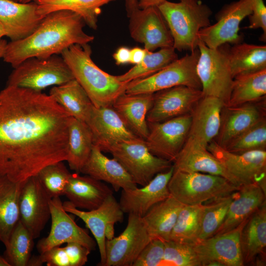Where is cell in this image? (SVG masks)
Segmentation results:
<instances>
[{"instance_id": "14", "label": "cell", "mask_w": 266, "mask_h": 266, "mask_svg": "<svg viewBox=\"0 0 266 266\" xmlns=\"http://www.w3.org/2000/svg\"><path fill=\"white\" fill-rule=\"evenodd\" d=\"M251 13V0H238L225 5L216 14V22L200 31V40L211 49L241 42L239 25Z\"/></svg>"}, {"instance_id": "23", "label": "cell", "mask_w": 266, "mask_h": 266, "mask_svg": "<svg viewBox=\"0 0 266 266\" xmlns=\"http://www.w3.org/2000/svg\"><path fill=\"white\" fill-rule=\"evenodd\" d=\"M173 166L174 170L220 176L239 187L236 180L221 162L209 152L206 147L190 137H188L173 163Z\"/></svg>"}, {"instance_id": "7", "label": "cell", "mask_w": 266, "mask_h": 266, "mask_svg": "<svg viewBox=\"0 0 266 266\" xmlns=\"http://www.w3.org/2000/svg\"><path fill=\"white\" fill-rule=\"evenodd\" d=\"M199 56L197 48L152 75L128 83L125 93L154 94L179 85L201 90L196 71Z\"/></svg>"}, {"instance_id": "19", "label": "cell", "mask_w": 266, "mask_h": 266, "mask_svg": "<svg viewBox=\"0 0 266 266\" xmlns=\"http://www.w3.org/2000/svg\"><path fill=\"white\" fill-rule=\"evenodd\" d=\"M86 123L92 132L94 145L102 152H108L117 143L139 138L129 129L112 106H94Z\"/></svg>"}, {"instance_id": "10", "label": "cell", "mask_w": 266, "mask_h": 266, "mask_svg": "<svg viewBox=\"0 0 266 266\" xmlns=\"http://www.w3.org/2000/svg\"><path fill=\"white\" fill-rule=\"evenodd\" d=\"M206 148L221 162L239 186L256 183L266 193V150L233 153L213 140Z\"/></svg>"}, {"instance_id": "47", "label": "cell", "mask_w": 266, "mask_h": 266, "mask_svg": "<svg viewBox=\"0 0 266 266\" xmlns=\"http://www.w3.org/2000/svg\"><path fill=\"white\" fill-rule=\"evenodd\" d=\"M64 248L67 254L70 266H83L88 260L91 251L85 246L75 242L66 243Z\"/></svg>"}, {"instance_id": "43", "label": "cell", "mask_w": 266, "mask_h": 266, "mask_svg": "<svg viewBox=\"0 0 266 266\" xmlns=\"http://www.w3.org/2000/svg\"><path fill=\"white\" fill-rule=\"evenodd\" d=\"M70 174L63 161H60L44 167L36 176L52 199L64 195Z\"/></svg>"}, {"instance_id": "15", "label": "cell", "mask_w": 266, "mask_h": 266, "mask_svg": "<svg viewBox=\"0 0 266 266\" xmlns=\"http://www.w3.org/2000/svg\"><path fill=\"white\" fill-rule=\"evenodd\" d=\"M49 204L51 227L48 235L37 243L36 248L39 254L69 242L80 244L91 251L95 250L97 243L95 239L64 209L60 197L52 198Z\"/></svg>"}, {"instance_id": "48", "label": "cell", "mask_w": 266, "mask_h": 266, "mask_svg": "<svg viewBox=\"0 0 266 266\" xmlns=\"http://www.w3.org/2000/svg\"><path fill=\"white\" fill-rule=\"evenodd\" d=\"M130 49L125 46L118 48L113 54V57L117 65L130 63Z\"/></svg>"}, {"instance_id": "29", "label": "cell", "mask_w": 266, "mask_h": 266, "mask_svg": "<svg viewBox=\"0 0 266 266\" xmlns=\"http://www.w3.org/2000/svg\"><path fill=\"white\" fill-rule=\"evenodd\" d=\"M263 118L259 108L251 103L234 107L224 106L220 130L216 136L217 141L215 142L225 147Z\"/></svg>"}, {"instance_id": "28", "label": "cell", "mask_w": 266, "mask_h": 266, "mask_svg": "<svg viewBox=\"0 0 266 266\" xmlns=\"http://www.w3.org/2000/svg\"><path fill=\"white\" fill-rule=\"evenodd\" d=\"M154 94H131L124 93L112 106L129 129L145 140L149 132L146 117L153 101Z\"/></svg>"}, {"instance_id": "31", "label": "cell", "mask_w": 266, "mask_h": 266, "mask_svg": "<svg viewBox=\"0 0 266 266\" xmlns=\"http://www.w3.org/2000/svg\"><path fill=\"white\" fill-rule=\"evenodd\" d=\"M184 205L170 196L154 205L142 217L152 239L169 240L179 213Z\"/></svg>"}, {"instance_id": "4", "label": "cell", "mask_w": 266, "mask_h": 266, "mask_svg": "<svg viewBox=\"0 0 266 266\" xmlns=\"http://www.w3.org/2000/svg\"><path fill=\"white\" fill-rule=\"evenodd\" d=\"M158 7L169 27L175 50L191 52L197 49L199 32L211 25L210 8L200 0H166Z\"/></svg>"}, {"instance_id": "1", "label": "cell", "mask_w": 266, "mask_h": 266, "mask_svg": "<svg viewBox=\"0 0 266 266\" xmlns=\"http://www.w3.org/2000/svg\"><path fill=\"white\" fill-rule=\"evenodd\" d=\"M71 117L49 95L6 85L0 91V175L24 182L66 161Z\"/></svg>"}, {"instance_id": "32", "label": "cell", "mask_w": 266, "mask_h": 266, "mask_svg": "<svg viewBox=\"0 0 266 266\" xmlns=\"http://www.w3.org/2000/svg\"><path fill=\"white\" fill-rule=\"evenodd\" d=\"M240 246L244 265L264 254L266 246V204L247 219L240 234Z\"/></svg>"}, {"instance_id": "41", "label": "cell", "mask_w": 266, "mask_h": 266, "mask_svg": "<svg viewBox=\"0 0 266 266\" xmlns=\"http://www.w3.org/2000/svg\"><path fill=\"white\" fill-rule=\"evenodd\" d=\"M202 205H184L180 210L169 240L193 244L198 240Z\"/></svg>"}, {"instance_id": "44", "label": "cell", "mask_w": 266, "mask_h": 266, "mask_svg": "<svg viewBox=\"0 0 266 266\" xmlns=\"http://www.w3.org/2000/svg\"><path fill=\"white\" fill-rule=\"evenodd\" d=\"M177 266H201L192 244L169 240L165 241L163 263Z\"/></svg>"}, {"instance_id": "8", "label": "cell", "mask_w": 266, "mask_h": 266, "mask_svg": "<svg viewBox=\"0 0 266 266\" xmlns=\"http://www.w3.org/2000/svg\"><path fill=\"white\" fill-rule=\"evenodd\" d=\"M198 48L200 56L196 71L203 96L219 98L226 105L230 98L233 80L227 48L224 44L216 49H211L200 40Z\"/></svg>"}, {"instance_id": "30", "label": "cell", "mask_w": 266, "mask_h": 266, "mask_svg": "<svg viewBox=\"0 0 266 266\" xmlns=\"http://www.w3.org/2000/svg\"><path fill=\"white\" fill-rule=\"evenodd\" d=\"M26 181L16 182L0 175V242L4 246L20 220L19 198Z\"/></svg>"}, {"instance_id": "37", "label": "cell", "mask_w": 266, "mask_h": 266, "mask_svg": "<svg viewBox=\"0 0 266 266\" xmlns=\"http://www.w3.org/2000/svg\"><path fill=\"white\" fill-rule=\"evenodd\" d=\"M266 95V68L233 78L231 95L225 105L234 107L259 100Z\"/></svg>"}, {"instance_id": "51", "label": "cell", "mask_w": 266, "mask_h": 266, "mask_svg": "<svg viewBox=\"0 0 266 266\" xmlns=\"http://www.w3.org/2000/svg\"><path fill=\"white\" fill-rule=\"evenodd\" d=\"M166 0H138V7L143 9L151 6H158Z\"/></svg>"}, {"instance_id": "9", "label": "cell", "mask_w": 266, "mask_h": 266, "mask_svg": "<svg viewBox=\"0 0 266 266\" xmlns=\"http://www.w3.org/2000/svg\"><path fill=\"white\" fill-rule=\"evenodd\" d=\"M108 152L120 163L134 182L141 186L173 166L172 162L151 153L145 140L140 138L117 143Z\"/></svg>"}, {"instance_id": "55", "label": "cell", "mask_w": 266, "mask_h": 266, "mask_svg": "<svg viewBox=\"0 0 266 266\" xmlns=\"http://www.w3.org/2000/svg\"><path fill=\"white\" fill-rule=\"evenodd\" d=\"M35 0H17L18 2L22 3H28L32 1H34Z\"/></svg>"}, {"instance_id": "33", "label": "cell", "mask_w": 266, "mask_h": 266, "mask_svg": "<svg viewBox=\"0 0 266 266\" xmlns=\"http://www.w3.org/2000/svg\"><path fill=\"white\" fill-rule=\"evenodd\" d=\"M49 95L71 116L85 122L94 106L85 91L75 79L53 86Z\"/></svg>"}, {"instance_id": "20", "label": "cell", "mask_w": 266, "mask_h": 266, "mask_svg": "<svg viewBox=\"0 0 266 266\" xmlns=\"http://www.w3.org/2000/svg\"><path fill=\"white\" fill-rule=\"evenodd\" d=\"M247 219L232 231L198 240L193 244L201 266L212 261L220 262L225 266L244 265L241 250L240 234Z\"/></svg>"}, {"instance_id": "3", "label": "cell", "mask_w": 266, "mask_h": 266, "mask_svg": "<svg viewBox=\"0 0 266 266\" xmlns=\"http://www.w3.org/2000/svg\"><path fill=\"white\" fill-rule=\"evenodd\" d=\"M74 79L96 107L112 106L125 93L127 84L100 68L91 58L89 43L73 44L61 53Z\"/></svg>"}, {"instance_id": "40", "label": "cell", "mask_w": 266, "mask_h": 266, "mask_svg": "<svg viewBox=\"0 0 266 266\" xmlns=\"http://www.w3.org/2000/svg\"><path fill=\"white\" fill-rule=\"evenodd\" d=\"M236 192L211 200L206 204H202L198 240L205 239L214 235L223 223Z\"/></svg>"}, {"instance_id": "25", "label": "cell", "mask_w": 266, "mask_h": 266, "mask_svg": "<svg viewBox=\"0 0 266 266\" xmlns=\"http://www.w3.org/2000/svg\"><path fill=\"white\" fill-rule=\"evenodd\" d=\"M80 173L110 184L116 192L120 190L133 189L137 187L118 161L114 158L110 159L105 156L100 148L95 145Z\"/></svg>"}, {"instance_id": "21", "label": "cell", "mask_w": 266, "mask_h": 266, "mask_svg": "<svg viewBox=\"0 0 266 266\" xmlns=\"http://www.w3.org/2000/svg\"><path fill=\"white\" fill-rule=\"evenodd\" d=\"M173 166L160 172L141 188L121 191L120 206L124 213L141 217L155 204L170 196L168 183L173 172Z\"/></svg>"}, {"instance_id": "54", "label": "cell", "mask_w": 266, "mask_h": 266, "mask_svg": "<svg viewBox=\"0 0 266 266\" xmlns=\"http://www.w3.org/2000/svg\"><path fill=\"white\" fill-rule=\"evenodd\" d=\"M5 36V32L4 28L0 22V39Z\"/></svg>"}, {"instance_id": "35", "label": "cell", "mask_w": 266, "mask_h": 266, "mask_svg": "<svg viewBox=\"0 0 266 266\" xmlns=\"http://www.w3.org/2000/svg\"><path fill=\"white\" fill-rule=\"evenodd\" d=\"M116 0H35L37 12L42 16L60 10H68L78 14L85 24L96 30L101 7Z\"/></svg>"}, {"instance_id": "11", "label": "cell", "mask_w": 266, "mask_h": 266, "mask_svg": "<svg viewBox=\"0 0 266 266\" xmlns=\"http://www.w3.org/2000/svg\"><path fill=\"white\" fill-rule=\"evenodd\" d=\"M68 213L80 218L93 234L98 247L100 261L99 266H103L106 259L105 243L114 237V225L122 222L124 212L113 194L109 196L97 208L84 211L75 207L69 201L63 203Z\"/></svg>"}, {"instance_id": "13", "label": "cell", "mask_w": 266, "mask_h": 266, "mask_svg": "<svg viewBox=\"0 0 266 266\" xmlns=\"http://www.w3.org/2000/svg\"><path fill=\"white\" fill-rule=\"evenodd\" d=\"M191 114L154 123H148L149 132L145 142L155 156L174 162L188 136Z\"/></svg>"}, {"instance_id": "18", "label": "cell", "mask_w": 266, "mask_h": 266, "mask_svg": "<svg viewBox=\"0 0 266 266\" xmlns=\"http://www.w3.org/2000/svg\"><path fill=\"white\" fill-rule=\"evenodd\" d=\"M203 96L201 90L179 85L154 93L152 105L146 117L148 123H158L191 114Z\"/></svg>"}, {"instance_id": "56", "label": "cell", "mask_w": 266, "mask_h": 266, "mask_svg": "<svg viewBox=\"0 0 266 266\" xmlns=\"http://www.w3.org/2000/svg\"><path fill=\"white\" fill-rule=\"evenodd\" d=\"M14 0V1H17V0Z\"/></svg>"}, {"instance_id": "24", "label": "cell", "mask_w": 266, "mask_h": 266, "mask_svg": "<svg viewBox=\"0 0 266 266\" xmlns=\"http://www.w3.org/2000/svg\"><path fill=\"white\" fill-rule=\"evenodd\" d=\"M225 103L219 98L203 96L191 112V123L188 137L207 147L217 136Z\"/></svg>"}, {"instance_id": "34", "label": "cell", "mask_w": 266, "mask_h": 266, "mask_svg": "<svg viewBox=\"0 0 266 266\" xmlns=\"http://www.w3.org/2000/svg\"><path fill=\"white\" fill-rule=\"evenodd\" d=\"M94 146L92 132L86 122L71 117L68 127V152L66 161L70 168L80 171L88 161Z\"/></svg>"}, {"instance_id": "38", "label": "cell", "mask_w": 266, "mask_h": 266, "mask_svg": "<svg viewBox=\"0 0 266 266\" xmlns=\"http://www.w3.org/2000/svg\"><path fill=\"white\" fill-rule=\"evenodd\" d=\"M178 58L173 47L161 48L155 52L146 50L144 59L139 64L116 77L120 81L128 83L151 75Z\"/></svg>"}, {"instance_id": "52", "label": "cell", "mask_w": 266, "mask_h": 266, "mask_svg": "<svg viewBox=\"0 0 266 266\" xmlns=\"http://www.w3.org/2000/svg\"><path fill=\"white\" fill-rule=\"evenodd\" d=\"M7 43L5 39H0V58L3 57Z\"/></svg>"}, {"instance_id": "17", "label": "cell", "mask_w": 266, "mask_h": 266, "mask_svg": "<svg viewBox=\"0 0 266 266\" xmlns=\"http://www.w3.org/2000/svg\"><path fill=\"white\" fill-rule=\"evenodd\" d=\"M51 199L36 175L25 181L19 198L20 220L34 239L40 236L51 218Z\"/></svg>"}, {"instance_id": "39", "label": "cell", "mask_w": 266, "mask_h": 266, "mask_svg": "<svg viewBox=\"0 0 266 266\" xmlns=\"http://www.w3.org/2000/svg\"><path fill=\"white\" fill-rule=\"evenodd\" d=\"M34 238L19 220L9 237L3 256L9 266H27L32 257Z\"/></svg>"}, {"instance_id": "6", "label": "cell", "mask_w": 266, "mask_h": 266, "mask_svg": "<svg viewBox=\"0 0 266 266\" xmlns=\"http://www.w3.org/2000/svg\"><path fill=\"white\" fill-rule=\"evenodd\" d=\"M74 79L63 57L54 55L25 60L14 68L6 85L42 91L48 87L60 85Z\"/></svg>"}, {"instance_id": "26", "label": "cell", "mask_w": 266, "mask_h": 266, "mask_svg": "<svg viewBox=\"0 0 266 266\" xmlns=\"http://www.w3.org/2000/svg\"><path fill=\"white\" fill-rule=\"evenodd\" d=\"M113 190L102 181L88 175L71 173L64 195L75 207L91 210L98 208Z\"/></svg>"}, {"instance_id": "16", "label": "cell", "mask_w": 266, "mask_h": 266, "mask_svg": "<svg viewBox=\"0 0 266 266\" xmlns=\"http://www.w3.org/2000/svg\"><path fill=\"white\" fill-rule=\"evenodd\" d=\"M129 18L131 36L136 42L143 44L144 49L154 51L158 48L173 47L172 36L158 6L139 8Z\"/></svg>"}, {"instance_id": "42", "label": "cell", "mask_w": 266, "mask_h": 266, "mask_svg": "<svg viewBox=\"0 0 266 266\" xmlns=\"http://www.w3.org/2000/svg\"><path fill=\"white\" fill-rule=\"evenodd\" d=\"M227 150L241 153L253 150H266V122L264 117L251 128L231 141Z\"/></svg>"}, {"instance_id": "49", "label": "cell", "mask_w": 266, "mask_h": 266, "mask_svg": "<svg viewBox=\"0 0 266 266\" xmlns=\"http://www.w3.org/2000/svg\"><path fill=\"white\" fill-rule=\"evenodd\" d=\"M145 49L135 47L130 50V63L139 64L144 59L146 54Z\"/></svg>"}, {"instance_id": "12", "label": "cell", "mask_w": 266, "mask_h": 266, "mask_svg": "<svg viewBox=\"0 0 266 266\" xmlns=\"http://www.w3.org/2000/svg\"><path fill=\"white\" fill-rule=\"evenodd\" d=\"M152 239L142 217L128 214L127 225L118 236L106 240L103 266H133Z\"/></svg>"}, {"instance_id": "36", "label": "cell", "mask_w": 266, "mask_h": 266, "mask_svg": "<svg viewBox=\"0 0 266 266\" xmlns=\"http://www.w3.org/2000/svg\"><path fill=\"white\" fill-rule=\"evenodd\" d=\"M233 78L266 68V46L238 43L227 48Z\"/></svg>"}, {"instance_id": "2", "label": "cell", "mask_w": 266, "mask_h": 266, "mask_svg": "<svg viewBox=\"0 0 266 266\" xmlns=\"http://www.w3.org/2000/svg\"><path fill=\"white\" fill-rule=\"evenodd\" d=\"M85 25L82 18L71 11L49 13L30 35L7 43L3 61L14 68L29 58H47L61 54L73 44L89 43L95 37L84 31Z\"/></svg>"}, {"instance_id": "22", "label": "cell", "mask_w": 266, "mask_h": 266, "mask_svg": "<svg viewBox=\"0 0 266 266\" xmlns=\"http://www.w3.org/2000/svg\"><path fill=\"white\" fill-rule=\"evenodd\" d=\"M44 16L37 12L35 1L22 3L12 0H0V22L5 36L11 41L26 38L40 25Z\"/></svg>"}, {"instance_id": "5", "label": "cell", "mask_w": 266, "mask_h": 266, "mask_svg": "<svg viewBox=\"0 0 266 266\" xmlns=\"http://www.w3.org/2000/svg\"><path fill=\"white\" fill-rule=\"evenodd\" d=\"M239 187L220 176L174 169L168 183L170 195L188 205H200L230 195Z\"/></svg>"}, {"instance_id": "53", "label": "cell", "mask_w": 266, "mask_h": 266, "mask_svg": "<svg viewBox=\"0 0 266 266\" xmlns=\"http://www.w3.org/2000/svg\"><path fill=\"white\" fill-rule=\"evenodd\" d=\"M0 266H9L3 256H0Z\"/></svg>"}, {"instance_id": "50", "label": "cell", "mask_w": 266, "mask_h": 266, "mask_svg": "<svg viewBox=\"0 0 266 266\" xmlns=\"http://www.w3.org/2000/svg\"><path fill=\"white\" fill-rule=\"evenodd\" d=\"M127 15L129 17L135 11L139 9L138 0H125Z\"/></svg>"}, {"instance_id": "27", "label": "cell", "mask_w": 266, "mask_h": 266, "mask_svg": "<svg viewBox=\"0 0 266 266\" xmlns=\"http://www.w3.org/2000/svg\"><path fill=\"white\" fill-rule=\"evenodd\" d=\"M266 194L258 183L240 186L229 206L223 223L214 235L232 231L246 220L266 203Z\"/></svg>"}, {"instance_id": "46", "label": "cell", "mask_w": 266, "mask_h": 266, "mask_svg": "<svg viewBox=\"0 0 266 266\" xmlns=\"http://www.w3.org/2000/svg\"><path fill=\"white\" fill-rule=\"evenodd\" d=\"M252 13L249 16V25L251 29L261 28L263 31L262 40L266 38V7L263 0H251Z\"/></svg>"}, {"instance_id": "45", "label": "cell", "mask_w": 266, "mask_h": 266, "mask_svg": "<svg viewBox=\"0 0 266 266\" xmlns=\"http://www.w3.org/2000/svg\"><path fill=\"white\" fill-rule=\"evenodd\" d=\"M165 241L152 239L145 246L133 263V266H158L163 263Z\"/></svg>"}]
</instances>
